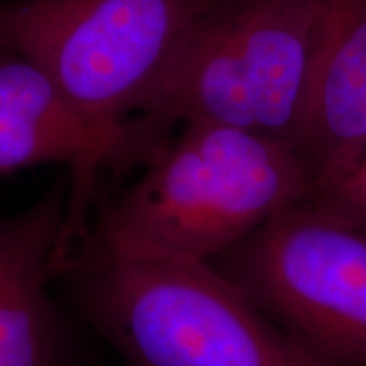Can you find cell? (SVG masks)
Returning a JSON list of instances; mask_svg holds the SVG:
<instances>
[{
    "mask_svg": "<svg viewBox=\"0 0 366 366\" xmlns=\"http://www.w3.org/2000/svg\"><path fill=\"white\" fill-rule=\"evenodd\" d=\"M210 264L326 366H366V231L310 197Z\"/></svg>",
    "mask_w": 366,
    "mask_h": 366,
    "instance_id": "cell-5",
    "label": "cell"
},
{
    "mask_svg": "<svg viewBox=\"0 0 366 366\" xmlns=\"http://www.w3.org/2000/svg\"><path fill=\"white\" fill-rule=\"evenodd\" d=\"M295 149L315 194L366 154V0H324Z\"/></svg>",
    "mask_w": 366,
    "mask_h": 366,
    "instance_id": "cell-8",
    "label": "cell"
},
{
    "mask_svg": "<svg viewBox=\"0 0 366 366\" xmlns=\"http://www.w3.org/2000/svg\"><path fill=\"white\" fill-rule=\"evenodd\" d=\"M322 11L324 0H210L141 119L231 126L295 149Z\"/></svg>",
    "mask_w": 366,
    "mask_h": 366,
    "instance_id": "cell-3",
    "label": "cell"
},
{
    "mask_svg": "<svg viewBox=\"0 0 366 366\" xmlns=\"http://www.w3.org/2000/svg\"><path fill=\"white\" fill-rule=\"evenodd\" d=\"M68 190L54 187L0 216V366H66L70 331L49 294L66 224Z\"/></svg>",
    "mask_w": 366,
    "mask_h": 366,
    "instance_id": "cell-7",
    "label": "cell"
},
{
    "mask_svg": "<svg viewBox=\"0 0 366 366\" xmlns=\"http://www.w3.org/2000/svg\"><path fill=\"white\" fill-rule=\"evenodd\" d=\"M210 0H11L0 48L39 66L89 121L131 134Z\"/></svg>",
    "mask_w": 366,
    "mask_h": 366,
    "instance_id": "cell-4",
    "label": "cell"
},
{
    "mask_svg": "<svg viewBox=\"0 0 366 366\" xmlns=\"http://www.w3.org/2000/svg\"><path fill=\"white\" fill-rule=\"evenodd\" d=\"M312 199L332 216L366 231V154L340 180L317 192Z\"/></svg>",
    "mask_w": 366,
    "mask_h": 366,
    "instance_id": "cell-9",
    "label": "cell"
},
{
    "mask_svg": "<svg viewBox=\"0 0 366 366\" xmlns=\"http://www.w3.org/2000/svg\"><path fill=\"white\" fill-rule=\"evenodd\" d=\"M167 134L148 121L131 134L102 129L39 66L0 48V180L43 164H65L71 173L58 269L89 232L100 172L148 167L170 143Z\"/></svg>",
    "mask_w": 366,
    "mask_h": 366,
    "instance_id": "cell-6",
    "label": "cell"
},
{
    "mask_svg": "<svg viewBox=\"0 0 366 366\" xmlns=\"http://www.w3.org/2000/svg\"><path fill=\"white\" fill-rule=\"evenodd\" d=\"M58 277L124 366H326L210 263L84 242Z\"/></svg>",
    "mask_w": 366,
    "mask_h": 366,
    "instance_id": "cell-2",
    "label": "cell"
},
{
    "mask_svg": "<svg viewBox=\"0 0 366 366\" xmlns=\"http://www.w3.org/2000/svg\"><path fill=\"white\" fill-rule=\"evenodd\" d=\"M314 194L312 172L290 146L187 122L139 180L102 204L80 244L210 263Z\"/></svg>",
    "mask_w": 366,
    "mask_h": 366,
    "instance_id": "cell-1",
    "label": "cell"
}]
</instances>
